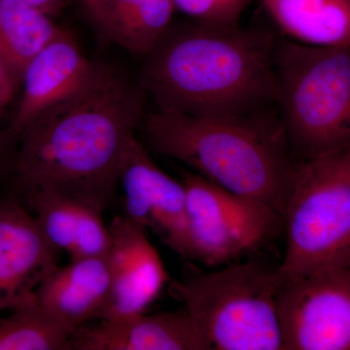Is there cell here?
I'll list each match as a JSON object with an SVG mask.
<instances>
[{"label":"cell","mask_w":350,"mask_h":350,"mask_svg":"<svg viewBox=\"0 0 350 350\" xmlns=\"http://www.w3.org/2000/svg\"><path fill=\"white\" fill-rule=\"evenodd\" d=\"M75 333L36 300V293L0 317V350H64Z\"/></svg>","instance_id":"obj_19"},{"label":"cell","mask_w":350,"mask_h":350,"mask_svg":"<svg viewBox=\"0 0 350 350\" xmlns=\"http://www.w3.org/2000/svg\"><path fill=\"white\" fill-rule=\"evenodd\" d=\"M25 1L52 18L61 13L64 5V0H25Z\"/></svg>","instance_id":"obj_23"},{"label":"cell","mask_w":350,"mask_h":350,"mask_svg":"<svg viewBox=\"0 0 350 350\" xmlns=\"http://www.w3.org/2000/svg\"><path fill=\"white\" fill-rule=\"evenodd\" d=\"M110 247V296L100 320L123 319L145 312L169 280L158 250L147 238V229L126 215L108 226Z\"/></svg>","instance_id":"obj_10"},{"label":"cell","mask_w":350,"mask_h":350,"mask_svg":"<svg viewBox=\"0 0 350 350\" xmlns=\"http://www.w3.org/2000/svg\"><path fill=\"white\" fill-rule=\"evenodd\" d=\"M278 111L295 163L350 149V47L278 38Z\"/></svg>","instance_id":"obj_4"},{"label":"cell","mask_w":350,"mask_h":350,"mask_svg":"<svg viewBox=\"0 0 350 350\" xmlns=\"http://www.w3.org/2000/svg\"><path fill=\"white\" fill-rule=\"evenodd\" d=\"M66 349L206 350L185 310L100 320L72 334Z\"/></svg>","instance_id":"obj_12"},{"label":"cell","mask_w":350,"mask_h":350,"mask_svg":"<svg viewBox=\"0 0 350 350\" xmlns=\"http://www.w3.org/2000/svg\"><path fill=\"white\" fill-rule=\"evenodd\" d=\"M110 286L107 254L80 258L46 276L36 297L52 317L75 332L92 320L103 319Z\"/></svg>","instance_id":"obj_13"},{"label":"cell","mask_w":350,"mask_h":350,"mask_svg":"<svg viewBox=\"0 0 350 350\" xmlns=\"http://www.w3.org/2000/svg\"><path fill=\"white\" fill-rule=\"evenodd\" d=\"M278 268L257 261L213 271H191L172 283L206 350H284Z\"/></svg>","instance_id":"obj_5"},{"label":"cell","mask_w":350,"mask_h":350,"mask_svg":"<svg viewBox=\"0 0 350 350\" xmlns=\"http://www.w3.org/2000/svg\"><path fill=\"white\" fill-rule=\"evenodd\" d=\"M56 252L15 198L0 200V314L33 296L57 268Z\"/></svg>","instance_id":"obj_11"},{"label":"cell","mask_w":350,"mask_h":350,"mask_svg":"<svg viewBox=\"0 0 350 350\" xmlns=\"http://www.w3.org/2000/svg\"><path fill=\"white\" fill-rule=\"evenodd\" d=\"M257 1L290 40L322 47H350V0Z\"/></svg>","instance_id":"obj_17"},{"label":"cell","mask_w":350,"mask_h":350,"mask_svg":"<svg viewBox=\"0 0 350 350\" xmlns=\"http://www.w3.org/2000/svg\"><path fill=\"white\" fill-rule=\"evenodd\" d=\"M63 31L25 0H0V62L21 81L25 68Z\"/></svg>","instance_id":"obj_18"},{"label":"cell","mask_w":350,"mask_h":350,"mask_svg":"<svg viewBox=\"0 0 350 350\" xmlns=\"http://www.w3.org/2000/svg\"><path fill=\"white\" fill-rule=\"evenodd\" d=\"M92 66L71 34L59 32L25 68L24 93L11 124L18 135L44 110L75 93Z\"/></svg>","instance_id":"obj_14"},{"label":"cell","mask_w":350,"mask_h":350,"mask_svg":"<svg viewBox=\"0 0 350 350\" xmlns=\"http://www.w3.org/2000/svg\"><path fill=\"white\" fill-rule=\"evenodd\" d=\"M19 135L12 126L0 131V175L11 172Z\"/></svg>","instance_id":"obj_21"},{"label":"cell","mask_w":350,"mask_h":350,"mask_svg":"<svg viewBox=\"0 0 350 350\" xmlns=\"http://www.w3.org/2000/svg\"><path fill=\"white\" fill-rule=\"evenodd\" d=\"M25 197L44 238L55 250L66 251L70 260L107 254L111 239L103 213L49 191Z\"/></svg>","instance_id":"obj_15"},{"label":"cell","mask_w":350,"mask_h":350,"mask_svg":"<svg viewBox=\"0 0 350 350\" xmlns=\"http://www.w3.org/2000/svg\"><path fill=\"white\" fill-rule=\"evenodd\" d=\"M257 0H172L179 11L194 22L229 29L241 25L243 13Z\"/></svg>","instance_id":"obj_20"},{"label":"cell","mask_w":350,"mask_h":350,"mask_svg":"<svg viewBox=\"0 0 350 350\" xmlns=\"http://www.w3.org/2000/svg\"><path fill=\"white\" fill-rule=\"evenodd\" d=\"M146 94L109 64L93 63L75 93L20 131L11 170L16 186L25 195L49 191L103 213L116 195Z\"/></svg>","instance_id":"obj_1"},{"label":"cell","mask_w":350,"mask_h":350,"mask_svg":"<svg viewBox=\"0 0 350 350\" xmlns=\"http://www.w3.org/2000/svg\"><path fill=\"white\" fill-rule=\"evenodd\" d=\"M283 230L282 280L350 268V149L295 163Z\"/></svg>","instance_id":"obj_6"},{"label":"cell","mask_w":350,"mask_h":350,"mask_svg":"<svg viewBox=\"0 0 350 350\" xmlns=\"http://www.w3.org/2000/svg\"><path fill=\"white\" fill-rule=\"evenodd\" d=\"M101 38L144 57L172 25V0H82Z\"/></svg>","instance_id":"obj_16"},{"label":"cell","mask_w":350,"mask_h":350,"mask_svg":"<svg viewBox=\"0 0 350 350\" xmlns=\"http://www.w3.org/2000/svg\"><path fill=\"white\" fill-rule=\"evenodd\" d=\"M18 83L12 73L0 62V117L12 100Z\"/></svg>","instance_id":"obj_22"},{"label":"cell","mask_w":350,"mask_h":350,"mask_svg":"<svg viewBox=\"0 0 350 350\" xmlns=\"http://www.w3.org/2000/svg\"><path fill=\"white\" fill-rule=\"evenodd\" d=\"M276 111L192 116L158 110L144 116L140 126L151 150L283 218L295 162Z\"/></svg>","instance_id":"obj_3"},{"label":"cell","mask_w":350,"mask_h":350,"mask_svg":"<svg viewBox=\"0 0 350 350\" xmlns=\"http://www.w3.org/2000/svg\"><path fill=\"white\" fill-rule=\"evenodd\" d=\"M278 306L284 350H350V268L282 280Z\"/></svg>","instance_id":"obj_8"},{"label":"cell","mask_w":350,"mask_h":350,"mask_svg":"<svg viewBox=\"0 0 350 350\" xmlns=\"http://www.w3.org/2000/svg\"><path fill=\"white\" fill-rule=\"evenodd\" d=\"M276 40L262 27L172 24L144 57L139 83L161 111L245 116L278 109Z\"/></svg>","instance_id":"obj_2"},{"label":"cell","mask_w":350,"mask_h":350,"mask_svg":"<svg viewBox=\"0 0 350 350\" xmlns=\"http://www.w3.org/2000/svg\"><path fill=\"white\" fill-rule=\"evenodd\" d=\"M119 185L125 194L126 217L153 230L163 243L181 257L188 256L186 190L163 172L137 137L122 158Z\"/></svg>","instance_id":"obj_9"},{"label":"cell","mask_w":350,"mask_h":350,"mask_svg":"<svg viewBox=\"0 0 350 350\" xmlns=\"http://www.w3.org/2000/svg\"><path fill=\"white\" fill-rule=\"evenodd\" d=\"M187 259L222 266L257 250L283 230L271 207L226 190L196 174H186Z\"/></svg>","instance_id":"obj_7"}]
</instances>
